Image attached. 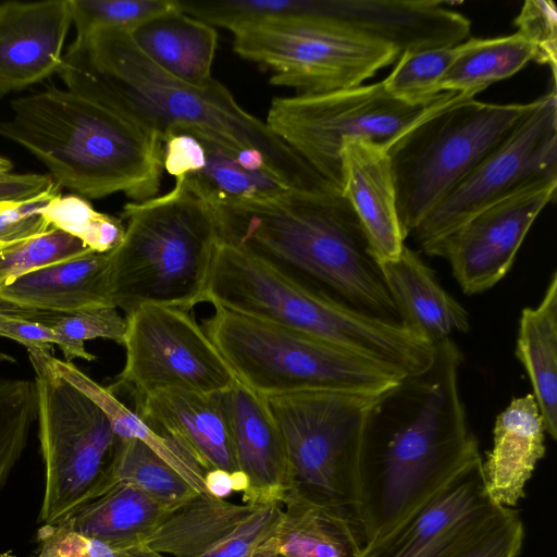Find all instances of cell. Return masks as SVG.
<instances>
[{
	"label": "cell",
	"mask_w": 557,
	"mask_h": 557,
	"mask_svg": "<svg viewBox=\"0 0 557 557\" xmlns=\"http://www.w3.org/2000/svg\"><path fill=\"white\" fill-rule=\"evenodd\" d=\"M376 396L339 391L262 396L286 449V500L309 503L358 525L360 449Z\"/></svg>",
	"instance_id": "obj_9"
},
{
	"label": "cell",
	"mask_w": 557,
	"mask_h": 557,
	"mask_svg": "<svg viewBox=\"0 0 557 557\" xmlns=\"http://www.w3.org/2000/svg\"><path fill=\"white\" fill-rule=\"evenodd\" d=\"M557 181L525 188L479 212L423 252L448 261L467 295L483 293L510 270L529 230L555 198Z\"/></svg>",
	"instance_id": "obj_16"
},
{
	"label": "cell",
	"mask_w": 557,
	"mask_h": 557,
	"mask_svg": "<svg viewBox=\"0 0 557 557\" xmlns=\"http://www.w3.org/2000/svg\"><path fill=\"white\" fill-rule=\"evenodd\" d=\"M206 161L205 146L196 136L176 132L164 138L163 168L175 181L202 170Z\"/></svg>",
	"instance_id": "obj_43"
},
{
	"label": "cell",
	"mask_w": 557,
	"mask_h": 557,
	"mask_svg": "<svg viewBox=\"0 0 557 557\" xmlns=\"http://www.w3.org/2000/svg\"><path fill=\"white\" fill-rule=\"evenodd\" d=\"M4 362H15V359L10 355L0 351V364Z\"/></svg>",
	"instance_id": "obj_49"
},
{
	"label": "cell",
	"mask_w": 557,
	"mask_h": 557,
	"mask_svg": "<svg viewBox=\"0 0 557 557\" xmlns=\"http://www.w3.org/2000/svg\"><path fill=\"white\" fill-rule=\"evenodd\" d=\"M282 512L280 504H236L199 493L170 511L143 543L170 557H282Z\"/></svg>",
	"instance_id": "obj_15"
},
{
	"label": "cell",
	"mask_w": 557,
	"mask_h": 557,
	"mask_svg": "<svg viewBox=\"0 0 557 557\" xmlns=\"http://www.w3.org/2000/svg\"><path fill=\"white\" fill-rule=\"evenodd\" d=\"M12 169V162L3 157H0V172H9Z\"/></svg>",
	"instance_id": "obj_48"
},
{
	"label": "cell",
	"mask_w": 557,
	"mask_h": 557,
	"mask_svg": "<svg viewBox=\"0 0 557 557\" xmlns=\"http://www.w3.org/2000/svg\"><path fill=\"white\" fill-rule=\"evenodd\" d=\"M545 425L534 396L513 398L496 417L493 446L482 461L486 492L502 507H513L545 455Z\"/></svg>",
	"instance_id": "obj_22"
},
{
	"label": "cell",
	"mask_w": 557,
	"mask_h": 557,
	"mask_svg": "<svg viewBox=\"0 0 557 557\" xmlns=\"http://www.w3.org/2000/svg\"><path fill=\"white\" fill-rule=\"evenodd\" d=\"M114 480L132 484L169 511L199 494L156 451L135 438H121Z\"/></svg>",
	"instance_id": "obj_31"
},
{
	"label": "cell",
	"mask_w": 557,
	"mask_h": 557,
	"mask_svg": "<svg viewBox=\"0 0 557 557\" xmlns=\"http://www.w3.org/2000/svg\"><path fill=\"white\" fill-rule=\"evenodd\" d=\"M52 327L73 341L102 338L123 346L126 333V318L115 307H97L78 312L62 314Z\"/></svg>",
	"instance_id": "obj_38"
},
{
	"label": "cell",
	"mask_w": 557,
	"mask_h": 557,
	"mask_svg": "<svg viewBox=\"0 0 557 557\" xmlns=\"http://www.w3.org/2000/svg\"><path fill=\"white\" fill-rule=\"evenodd\" d=\"M529 103H488L444 92L383 144L406 237L529 113Z\"/></svg>",
	"instance_id": "obj_7"
},
{
	"label": "cell",
	"mask_w": 557,
	"mask_h": 557,
	"mask_svg": "<svg viewBox=\"0 0 557 557\" xmlns=\"http://www.w3.org/2000/svg\"><path fill=\"white\" fill-rule=\"evenodd\" d=\"M135 411L154 430L177 443L205 471L223 470L244 492L227 420L216 394L166 388L133 399Z\"/></svg>",
	"instance_id": "obj_19"
},
{
	"label": "cell",
	"mask_w": 557,
	"mask_h": 557,
	"mask_svg": "<svg viewBox=\"0 0 557 557\" xmlns=\"http://www.w3.org/2000/svg\"><path fill=\"white\" fill-rule=\"evenodd\" d=\"M524 539L516 510L505 507L492 524L455 557H518Z\"/></svg>",
	"instance_id": "obj_39"
},
{
	"label": "cell",
	"mask_w": 557,
	"mask_h": 557,
	"mask_svg": "<svg viewBox=\"0 0 557 557\" xmlns=\"http://www.w3.org/2000/svg\"><path fill=\"white\" fill-rule=\"evenodd\" d=\"M504 508L486 492L480 457L389 533L366 544L360 557H455Z\"/></svg>",
	"instance_id": "obj_17"
},
{
	"label": "cell",
	"mask_w": 557,
	"mask_h": 557,
	"mask_svg": "<svg viewBox=\"0 0 557 557\" xmlns=\"http://www.w3.org/2000/svg\"><path fill=\"white\" fill-rule=\"evenodd\" d=\"M0 249H2L1 246H0Z\"/></svg>",
	"instance_id": "obj_50"
},
{
	"label": "cell",
	"mask_w": 557,
	"mask_h": 557,
	"mask_svg": "<svg viewBox=\"0 0 557 557\" xmlns=\"http://www.w3.org/2000/svg\"><path fill=\"white\" fill-rule=\"evenodd\" d=\"M342 193L351 206L379 261L396 259L405 236L397 213L389 157L383 144L345 140L341 149Z\"/></svg>",
	"instance_id": "obj_21"
},
{
	"label": "cell",
	"mask_w": 557,
	"mask_h": 557,
	"mask_svg": "<svg viewBox=\"0 0 557 557\" xmlns=\"http://www.w3.org/2000/svg\"><path fill=\"white\" fill-rule=\"evenodd\" d=\"M131 35L138 48L172 76L196 86L212 79L218 44L213 26L177 10L141 24Z\"/></svg>",
	"instance_id": "obj_26"
},
{
	"label": "cell",
	"mask_w": 557,
	"mask_h": 557,
	"mask_svg": "<svg viewBox=\"0 0 557 557\" xmlns=\"http://www.w3.org/2000/svg\"><path fill=\"white\" fill-rule=\"evenodd\" d=\"M40 213L51 227L71 234L99 253L114 250L125 234L120 219L96 211L87 200L76 195L53 197Z\"/></svg>",
	"instance_id": "obj_34"
},
{
	"label": "cell",
	"mask_w": 557,
	"mask_h": 557,
	"mask_svg": "<svg viewBox=\"0 0 557 557\" xmlns=\"http://www.w3.org/2000/svg\"><path fill=\"white\" fill-rule=\"evenodd\" d=\"M0 336L11 338L26 348L38 347L51 349L55 344L62 350L66 361L82 358L94 361L96 356L88 352L83 343L67 338L52 326L40 322L24 320H1Z\"/></svg>",
	"instance_id": "obj_40"
},
{
	"label": "cell",
	"mask_w": 557,
	"mask_h": 557,
	"mask_svg": "<svg viewBox=\"0 0 557 557\" xmlns=\"http://www.w3.org/2000/svg\"><path fill=\"white\" fill-rule=\"evenodd\" d=\"M53 197L55 196L42 197L0 211L1 248L30 239L50 230L51 226L40 210Z\"/></svg>",
	"instance_id": "obj_41"
},
{
	"label": "cell",
	"mask_w": 557,
	"mask_h": 557,
	"mask_svg": "<svg viewBox=\"0 0 557 557\" xmlns=\"http://www.w3.org/2000/svg\"><path fill=\"white\" fill-rule=\"evenodd\" d=\"M430 106L411 107L396 100L381 81L322 94L275 98L265 124L342 191L341 149L345 140L368 138L385 144Z\"/></svg>",
	"instance_id": "obj_12"
},
{
	"label": "cell",
	"mask_w": 557,
	"mask_h": 557,
	"mask_svg": "<svg viewBox=\"0 0 557 557\" xmlns=\"http://www.w3.org/2000/svg\"><path fill=\"white\" fill-rule=\"evenodd\" d=\"M282 507L276 529L282 557H360L364 544L355 522L298 499Z\"/></svg>",
	"instance_id": "obj_29"
},
{
	"label": "cell",
	"mask_w": 557,
	"mask_h": 557,
	"mask_svg": "<svg viewBox=\"0 0 557 557\" xmlns=\"http://www.w3.org/2000/svg\"><path fill=\"white\" fill-rule=\"evenodd\" d=\"M214 207L222 240L301 285L403 323L363 227L341 191L294 189L268 201Z\"/></svg>",
	"instance_id": "obj_3"
},
{
	"label": "cell",
	"mask_w": 557,
	"mask_h": 557,
	"mask_svg": "<svg viewBox=\"0 0 557 557\" xmlns=\"http://www.w3.org/2000/svg\"><path fill=\"white\" fill-rule=\"evenodd\" d=\"M533 57L531 44L517 32L496 38H470L459 45L440 90L474 98L492 84L516 74Z\"/></svg>",
	"instance_id": "obj_30"
},
{
	"label": "cell",
	"mask_w": 557,
	"mask_h": 557,
	"mask_svg": "<svg viewBox=\"0 0 557 557\" xmlns=\"http://www.w3.org/2000/svg\"><path fill=\"white\" fill-rule=\"evenodd\" d=\"M35 372L37 421L45 465L38 521L58 523L115 483L121 438L106 414L52 366L51 349L26 348Z\"/></svg>",
	"instance_id": "obj_10"
},
{
	"label": "cell",
	"mask_w": 557,
	"mask_h": 557,
	"mask_svg": "<svg viewBox=\"0 0 557 557\" xmlns=\"http://www.w3.org/2000/svg\"><path fill=\"white\" fill-rule=\"evenodd\" d=\"M205 302L324 339L404 376L423 372L434 358L435 346L405 324L301 285L222 239Z\"/></svg>",
	"instance_id": "obj_5"
},
{
	"label": "cell",
	"mask_w": 557,
	"mask_h": 557,
	"mask_svg": "<svg viewBox=\"0 0 557 557\" xmlns=\"http://www.w3.org/2000/svg\"><path fill=\"white\" fill-rule=\"evenodd\" d=\"M11 109L0 137L33 153L61 187L88 198L120 191L134 202L157 197L164 140L143 121L53 86L14 99Z\"/></svg>",
	"instance_id": "obj_4"
},
{
	"label": "cell",
	"mask_w": 557,
	"mask_h": 557,
	"mask_svg": "<svg viewBox=\"0 0 557 557\" xmlns=\"http://www.w3.org/2000/svg\"><path fill=\"white\" fill-rule=\"evenodd\" d=\"M403 324L433 345L470 329L469 313L406 245L393 260L379 261Z\"/></svg>",
	"instance_id": "obj_24"
},
{
	"label": "cell",
	"mask_w": 557,
	"mask_h": 557,
	"mask_svg": "<svg viewBox=\"0 0 557 557\" xmlns=\"http://www.w3.org/2000/svg\"><path fill=\"white\" fill-rule=\"evenodd\" d=\"M431 366L377 395L359 459L357 522L363 544L395 529L480 458L458 386L462 355L451 338Z\"/></svg>",
	"instance_id": "obj_1"
},
{
	"label": "cell",
	"mask_w": 557,
	"mask_h": 557,
	"mask_svg": "<svg viewBox=\"0 0 557 557\" xmlns=\"http://www.w3.org/2000/svg\"><path fill=\"white\" fill-rule=\"evenodd\" d=\"M90 251L78 238L51 227L36 237L0 249V287L35 270L73 260Z\"/></svg>",
	"instance_id": "obj_36"
},
{
	"label": "cell",
	"mask_w": 557,
	"mask_h": 557,
	"mask_svg": "<svg viewBox=\"0 0 557 557\" xmlns=\"http://www.w3.org/2000/svg\"><path fill=\"white\" fill-rule=\"evenodd\" d=\"M35 420L34 381L0 375V492L26 449Z\"/></svg>",
	"instance_id": "obj_33"
},
{
	"label": "cell",
	"mask_w": 557,
	"mask_h": 557,
	"mask_svg": "<svg viewBox=\"0 0 557 557\" xmlns=\"http://www.w3.org/2000/svg\"><path fill=\"white\" fill-rule=\"evenodd\" d=\"M516 357L523 366L545 431L557 438V274L554 272L541 302L522 309Z\"/></svg>",
	"instance_id": "obj_27"
},
{
	"label": "cell",
	"mask_w": 557,
	"mask_h": 557,
	"mask_svg": "<svg viewBox=\"0 0 557 557\" xmlns=\"http://www.w3.org/2000/svg\"><path fill=\"white\" fill-rule=\"evenodd\" d=\"M109 267V252L90 251L11 281L0 287V300L62 314L113 307Z\"/></svg>",
	"instance_id": "obj_23"
},
{
	"label": "cell",
	"mask_w": 557,
	"mask_h": 557,
	"mask_svg": "<svg viewBox=\"0 0 557 557\" xmlns=\"http://www.w3.org/2000/svg\"><path fill=\"white\" fill-rule=\"evenodd\" d=\"M205 486L207 492L218 498L226 499L233 492H236L234 476L223 470H211L206 472Z\"/></svg>",
	"instance_id": "obj_46"
},
{
	"label": "cell",
	"mask_w": 557,
	"mask_h": 557,
	"mask_svg": "<svg viewBox=\"0 0 557 557\" xmlns=\"http://www.w3.org/2000/svg\"><path fill=\"white\" fill-rule=\"evenodd\" d=\"M76 36L96 28L132 33L160 15L181 10L177 0H67Z\"/></svg>",
	"instance_id": "obj_35"
},
{
	"label": "cell",
	"mask_w": 557,
	"mask_h": 557,
	"mask_svg": "<svg viewBox=\"0 0 557 557\" xmlns=\"http://www.w3.org/2000/svg\"><path fill=\"white\" fill-rule=\"evenodd\" d=\"M517 33L527 39L534 52L533 61L546 65L556 83L557 12L553 1L527 0L515 20Z\"/></svg>",
	"instance_id": "obj_37"
},
{
	"label": "cell",
	"mask_w": 557,
	"mask_h": 557,
	"mask_svg": "<svg viewBox=\"0 0 557 557\" xmlns=\"http://www.w3.org/2000/svg\"><path fill=\"white\" fill-rule=\"evenodd\" d=\"M230 30L237 54L272 70V84L300 94L362 85L400 55L391 44L325 18L247 22Z\"/></svg>",
	"instance_id": "obj_11"
},
{
	"label": "cell",
	"mask_w": 557,
	"mask_h": 557,
	"mask_svg": "<svg viewBox=\"0 0 557 557\" xmlns=\"http://www.w3.org/2000/svg\"><path fill=\"white\" fill-rule=\"evenodd\" d=\"M60 188L50 175L0 172V205L18 206L57 196Z\"/></svg>",
	"instance_id": "obj_44"
},
{
	"label": "cell",
	"mask_w": 557,
	"mask_h": 557,
	"mask_svg": "<svg viewBox=\"0 0 557 557\" xmlns=\"http://www.w3.org/2000/svg\"><path fill=\"white\" fill-rule=\"evenodd\" d=\"M460 44L401 52L394 70L382 81L385 90L411 107L432 104L444 94L440 84L457 57Z\"/></svg>",
	"instance_id": "obj_32"
},
{
	"label": "cell",
	"mask_w": 557,
	"mask_h": 557,
	"mask_svg": "<svg viewBox=\"0 0 557 557\" xmlns=\"http://www.w3.org/2000/svg\"><path fill=\"white\" fill-rule=\"evenodd\" d=\"M176 132L196 136L205 146L207 161L202 170L175 181V184L185 186L211 205L268 201L295 189L270 172L244 168L214 138L196 129Z\"/></svg>",
	"instance_id": "obj_28"
},
{
	"label": "cell",
	"mask_w": 557,
	"mask_h": 557,
	"mask_svg": "<svg viewBox=\"0 0 557 557\" xmlns=\"http://www.w3.org/2000/svg\"><path fill=\"white\" fill-rule=\"evenodd\" d=\"M38 539L41 545L35 557H120L122 552L75 533L53 531L46 525L40 529Z\"/></svg>",
	"instance_id": "obj_42"
},
{
	"label": "cell",
	"mask_w": 557,
	"mask_h": 557,
	"mask_svg": "<svg viewBox=\"0 0 557 557\" xmlns=\"http://www.w3.org/2000/svg\"><path fill=\"white\" fill-rule=\"evenodd\" d=\"M120 557H170L159 553L144 543L137 544L126 549H122Z\"/></svg>",
	"instance_id": "obj_47"
},
{
	"label": "cell",
	"mask_w": 557,
	"mask_h": 557,
	"mask_svg": "<svg viewBox=\"0 0 557 557\" xmlns=\"http://www.w3.org/2000/svg\"><path fill=\"white\" fill-rule=\"evenodd\" d=\"M203 330L260 396L308 391L380 395L404 375L324 339L214 307Z\"/></svg>",
	"instance_id": "obj_8"
},
{
	"label": "cell",
	"mask_w": 557,
	"mask_h": 557,
	"mask_svg": "<svg viewBox=\"0 0 557 557\" xmlns=\"http://www.w3.org/2000/svg\"><path fill=\"white\" fill-rule=\"evenodd\" d=\"M121 244L109 252L110 299L129 314L144 305L189 311L205 302L220 223L213 205L185 186L129 202Z\"/></svg>",
	"instance_id": "obj_6"
},
{
	"label": "cell",
	"mask_w": 557,
	"mask_h": 557,
	"mask_svg": "<svg viewBox=\"0 0 557 557\" xmlns=\"http://www.w3.org/2000/svg\"><path fill=\"white\" fill-rule=\"evenodd\" d=\"M557 181V94L533 101L529 113L410 234L424 250L479 212L536 184Z\"/></svg>",
	"instance_id": "obj_13"
},
{
	"label": "cell",
	"mask_w": 557,
	"mask_h": 557,
	"mask_svg": "<svg viewBox=\"0 0 557 557\" xmlns=\"http://www.w3.org/2000/svg\"><path fill=\"white\" fill-rule=\"evenodd\" d=\"M71 24L67 0L0 3V97L58 73Z\"/></svg>",
	"instance_id": "obj_20"
},
{
	"label": "cell",
	"mask_w": 557,
	"mask_h": 557,
	"mask_svg": "<svg viewBox=\"0 0 557 557\" xmlns=\"http://www.w3.org/2000/svg\"><path fill=\"white\" fill-rule=\"evenodd\" d=\"M216 397L231 431L238 470L246 481L243 503L283 505L289 493L287 455L263 397L240 382Z\"/></svg>",
	"instance_id": "obj_18"
},
{
	"label": "cell",
	"mask_w": 557,
	"mask_h": 557,
	"mask_svg": "<svg viewBox=\"0 0 557 557\" xmlns=\"http://www.w3.org/2000/svg\"><path fill=\"white\" fill-rule=\"evenodd\" d=\"M125 318V363L111 391L132 399L166 388L214 395L239 382L189 311L144 305Z\"/></svg>",
	"instance_id": "obj_14"
},
{
	"label": "cell",
	"mask_w": 557,
	"mask_h": 557,
	"mask_svg": "<svg viewBox=\"0 0 557 557\" xmlns=\"http://www.w3.org/2000/svg\"><path fill=\"white\" fill-rule=\"evenodd\" d=\"M58 74L66 89L132 114L163 140L175 131L196 129L246 169L259 170L265 159L272 173L295 189L339 190L245 111L221 83L212 78L196 86L172 76L138 48L129 32L96 28L76 36Z\"/></svg>",
	"instance_id": "obj_2"
},
{
	"label": "cell",
	"mask_w": 557,
	"mask_h": 557,
	"mask_svg": "<svg viewBox=\"0 0 557 557\" xmlns=\"http://www.w3.org/2000/svg\"><path fill=\"white\" fill-rule=\"evenodd\" d=\"M169 512L132 484L117 482L64 520L46 527L122 550L143 543Z\"/></svg>",
	"instance_id": "obj_25"
},
{
	"label": "cell",
	"mask_w": 557,
	"mask_h": 557,
	"mask_svg": "<svg viewBox=\"0 0 557 557\" xmlns=\"http://www.w3.org/2000/svg\"><path fill=\"white\" fill-rule=\"evenodd\" d=\"M61 315L62 313L25 308L0 300V321L8 319L24 320L40 322L52 326Z\"/></svg>",
	"instance_id": "obj_45"
}]
</instances>
